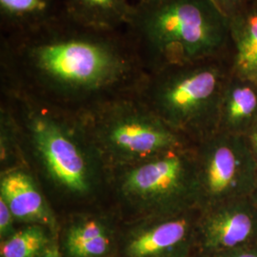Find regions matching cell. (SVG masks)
<instances>
[{
  "mask_svg": "<svg viewBox=\"0 0 257 257\" xmlns=\"http://www.w3.org/2000/svg\"><path fill=\"white\" fill-rule=\"evenodd\" d=\"M70 18L91 27L124 29L133 3L130 0H63Z\"/></svg>",
  "mask_w": 257,
  "mask_h": 257,
  "instance_id": "cell-12",
  "label": "cell"
},
{
  "mask_svg": "<svg viewBox=\"0 0 257 257\" xmlns=\"http://www.w3.org/2000/svg\"><path fill=\"white\" fill-rule=\"evenodd\" d=\"M255 84H257V81H256V82H255Z\"/></svg>",
  "mask_w": 257,
  "mask_h": 257,
  "instance_id": "cell-22",
  "label": "cell"
},
{
  "mask_svg": "<svg viewBox=\"0 0 257 257\" xmlns=\"http://www.w3.org/2000/svg\"><path fill=\"white\" fill-rule=\"evenodd\" d=\"M251 231V220L245 213H221L207 221L204 240L208 248H230L243 242Z\"/></svg>",
  "mask_w": 257,
  "mask_h": 257,
  "instance_id": "cell-13",
  "label": "cell"
},
{
  "mask_svg": "<svg viewBox=\"0 0 257 257\" xmlns=\"http://www.w3.org/2000/svg\"><path fill=\"white\" fill-rule=\"evenodd\" d=\"M230 56L168 67L145 74L136 96L170 127L191 126L218 110Z\"/></svg>",
  "mask_w": 257,
  "mask_h": 257,
  "instance_id": "cell-5",
  "label": "cell"
},
{
  "mask_svg": "<svg viewBox=\"0 0 257 257\" xmlns=\"http://www.w3.org/2000/svg\"><path fill=\"white\" fill-rule=\"evenodd\" d=\"M124 31L146 74L231 53L229 19L212 0H138Z\"/></svg>",
  "mask_w": 257,
  "mask_h": 257,
  "instance_id": "cell-2",
  "label": "cell"
},
{
  "mask_svg": "<svg viewBox=\"0 0 257 257\" xmlns=\"http://www.w3.org/2000/svg\"><path fill=\"white\" fill-rule=\"evenodd\" d=\"M236 170V160L229 148H217L210 156L205 181L211 194L223 193L231 183Z\"/></svg>",
  "mask_w": 257,
  "mask_h": 257,
  "instance_id": "cell-16",
  "label": "cell"
},
{
  "mask_svg": "<svg viewBox=\"0 0 257 257\" xmlns=\"http://www.w3.org/2000/svg\"><path fill=\"white\" fill-rule=\"evenodd\" d=\"M17 221L6 202L0 198V240L6 239L12 235L16 230Z\"/></svg>",
  "mask_w": 257,
  "mask_h": 257,
  "instance_id": "cell-17",
  "label": "cell"
},
{
  "mask_svg": "<svg viewBox=\"0 0 257 257\" xmlns=\"http://www.w3.org/2000/svg\"><path fill=\"white\" fill-rule=\"evenodd\" d=\"M186 188V164L175 150L120 169L117 179L120 196L142 217L166 212Z\"/></svg>",
  "mask_w": 257,
  "mask_h": 257,
  "instance_id": "cell-6",
  "label": "cell"
},
{
  "mask_svg": "<svg viewBox=\"0 0 257 257\" xmlns=\"http://www.w3.org/2000/svg\"><path fill=\"white\" fill-rule=\"evenodd\" d=\"M252 140H253V142H254V144H255V146L257 147V132H255L252 135Z\"/></svg>",
  "mask_w": 257,
  "mask_h": 257,
  "instance_id": "cell-20",
  "label": "cell"
},
{
  "mask_svg": "<svg viewBox=\"0 0 257 257\" xmlns=\"http://www.w3.org/2000/svg\"><path fill=\"white\" fill-rule=\"evenodd\" d=\"M118 239L110 221L87 214L60 228L57 241L63 257H117Z\"/></svg>",
  "mask_w": 257,
  "mask_h": 257,
  "instance_id": "cell-9",
  "label": "cell"
},
{
  "mask_svg": "<svg viewBox=\"0 0 257 257\" xmlns=\"http://www.w3.org/2000/svg\"><path fill=\"white\" fill-rule=\"evenodd\" d=\"M236 257H257V256H255V255H253V254H248V253H247V254H242V255H238V256H236Z\"/></svg>",
  "mask_w": 257,
  "mask_h": 257,
  "instance_id": "cell-21",
  "label": "cell"
},
{
  "mask_svg": "<svg viewBox=\"0 0 257 257\" xmlns=\"http://www.w3.org/2000/svg\"><path fill=\"white\" fill-rule=\"evenodd\" d=\"M238 79V84L231 86L223 96L224 113L231 123L250 118L257 110V92L249 85L253 81Z\"/></svg>",
  "mask_w": 257,
  "mask_h": 257,
  "instance_id": "cell-15",
  "label": "cell"
},
{
  "mask_svg": "<svg viewBox=\"0 0 257 257\" xmlns=\"http://www.w3.org/2000/svg\"><path fill=\"white\" fill-rule=\"evenodd\" d=\"M79 116L96 155L118 169L173 151L177 144L171 127L135 94Z\"/></svg>",
  "mask_w": 257,
  "mask_h": 257,
  "instance_id": "cell-4",
  "label": "cell"
},
{
  "mask_svg": "<svg viewBox=\"0 0 257 257\" xmlns=\"http://www.w3.org/2000/svg\"><path fill=\"white\" fill-rule=\"evenodd\" d=\"M221 12L229 19L232 14L237 12L249 0H212Z\"/></svg>",
  "mask_w": 257,
  "mask_h": 257,
  "instance_id": "cell-18",
  "label": "cell"
},
{
  "mask_svg": "<svg viewBox=\"0 0 257 257\" xmlns=\"http://www.w3.org/2000/svg\"><path fill=\"white\" fill-rule=\"evenodd\" d=\"M40 257H63L59 248L57 238L54 239Z\"/></svg>",
  "mask_w": 257,
  "mask_h": 257,
  "instance_id": "cell-19",
  "label": "cell"
},
{
  "mask_svg": "<svg viewBox=\"0 0 257 257\" xmlns=\"http://www.w3.org/2000/svg\"><path fill=\"white\" fill-rule=\"evenodd\" d=\"M231 73L257 81V0H249L229 17Z\"/></svg>",
  "mask_w": 257,
  "mask_h": 257,
  "instance_id": "cell-10",
  "label": "cell"
},
{
  "mask_svg": "<svg viewBox=\"0 0 257 257\" xmlns=\"http://www.w3.org/2000/svg\"><path fill=\"white\" fill-rule=\"evenodd\" d=\"M0 198L8 205L17 223L44 226L58 237L60 227L55 213L26 171L11 169L1 175Z\"/></svg>",
  "mask_w": 257,
  "mask_h": 257,
  "instance_id": "cell-8",
  "label": "cell"
},
{
  "mask_svg": "<svg viewBox=\"0 0 257 257\" xmlns=\"http://www.w3.org/2000/svg\"><path fill=\"white\" fill-rule=\"evenodd\" d=\"M30 137L35 154L48 177L62 191L86 196L96 183L95 155L81 138L79 115L9 93Z\"/></svg>",
  "mask_w": 257,
  "mask_h": 257,
  "instance_id": "cell-3",
  "label": "cell"
},
{
  "mask_svg": "<svg viewBox=\"0 0 257 257\" xmlns=\"http://www.w3.org/2000/svg\"><path fill=\"white\" fill-rule=\"evenodd\" d=\"M188 234L185 218L142 217L120 234L117 257H177Z\"/></svg>",
  "mask_w": 257,
  "mask_h": 257,
  "instance_id": "cell-7",
  "label": "cell"
},
{
  "mask_svg": "<svg viewBox=\"0 0 257 257\" xmlns=\"http://www.w3.org/2000/svg\"><path fill=\"white\" fill-rule=\"evenodd\" d=\"M9 93L80 115L136 94L145 76L124 29L91 27L70 18L0 38Z\"/></svg>",
  "mask_w": 257,
  "mask_h": 257,
  "instance_id": "cell-1",
  "label": "cell"
},
{
  "mask_svg": "<svg viewBox=\"0 0 257 257\" xmlns=\"http://www.w3.org/2000/svg\"><path fill=\"white\" fill-rule=\"evenodd\" d=\"M68 17L63 0H0L1 35L25 34Z\"/></svg>",
  "mask_w": 257,
  "mask_h": 257,
  "instance_id": "cell-11",
  "label": "cell"
},
{
  "mask_svg": "<svg viewBox=\"0 0 257 257\" xmlns=\"http://www.w3.org/2000/svg\"><path fill=\"white\" fill-rule=\"evenodd\" d=\"M55 234L46 227L32 224L18 229L0 242V257H40Z\"/></svg>",
  "mask_w": 257,
  "mask_h": 257,
  "instance_id": "cell-14",
  "label": "cell"
}]
</instances>
